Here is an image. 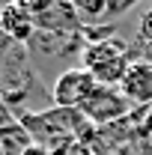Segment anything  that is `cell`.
<instances>
[{"mask_svg":"<svg viewBox=\"0 0 152 155\" xmlns=\"http://www.w3.org/2000/svg\"><path fill=\"white\" fill-rule=\"evenodd\" d=\"M18 122L27 128V134L33 137L36 146H45L63 155L75 143H84L95 134V125L78 107H45V110L24 114Z\"/></svg>","mask_w":152,"mask_h":155,"instance_id":"1","label":"cell"},{"mask_svg":"<svg viewBox=\"0 0 152 155\" xmlns=\"http://www.w3.org/2000/svg\"><path fill=\"white\" fill-rule=\"evenodd\" d=\"M39 90V78L30 66V51L27 45L15 42L0 30V96L6 98L9 110L15 119L27 114V98Z\"/></svg>","mask_w":152,"mask_h":155,"instance_id":"2","label":"cell"},{"mask_svg":"<svg viewBox=\"0 0 152 155\" xmlns=\"http://www.w3.org/2000/svg\"><path fill=\"white\" fill-rule=\"evenodd\" d=\"M137 60V45L125 42L119 36L101 39V42H87L81 51V69H87L101 87H119L122 78Z\"/></svg>","mask_w":152,"mask_h":155,"instance_id":"3","label":"cell"},{"mask_svg":"<svg viewBox=\"0 0 152 155\" xmlns=\"http://www.w3.org/2000/svg\"><path fill=\"white\" fill-rule=\"evenodd\" d=\"M134 110H137V107L119 93V87H101V84L93 90V96L81 104V114L87 116L95 128H104V125L122 122V119L131 116Z\"/></svg>","mask_w":152,"mask_h":155,"instance_id":"4","label":"cell"},{"mask_svg":"<svg viewBox=\"0 0 152 155\" xmlns=\"http://www.w3.org/2000/svg\"><path fill=\"white\" fill-rule=\"evenodd\" d=\"M27 9L36 21V30H42V33L75 36L84 30L72 0H36V3H27Z\"/></svg>","mask_w":152,"mask_h":155,"instance_id":"5","label":"cell"},{"mask_svg":"<svg viewBox=\"0 0 152 155\" xmlns=\"http://www.w3.org/2000/svg\"><path fill=\"white\" fill-rule=\"evenodd\" d=\"M95 87H98V84H95V78L90 75L87 69L69 66V69L60 72V78L54 81V87H51V101H54V107H78V110H81V104L93 96Z\"/></svg>","mask_w":152,"mask_h":155,"instance_id":"6","label":"cell"},{"mask_svg":"<svg viewBox=\"0 0 152 155\" xmlns=\"http://www.w3.org/2000/svg\"><path fill=\"white\" fill-rule=\"evenodd\" d=\"M119 93L131 101L134 107H149L152 104V63L146 60H134L128 66V72L119 84Z\"/></svg>","mask_w":152,"mask_h":155,"instance_id":"7","label":"cell"},{"mask_svg":"<svg viewBox=\"0 0 152 155\" xmlns=\"http://www.w3.org/2000/svg\"><path fill=\"white\" fill-rule=\"evenodd\" d=\"M0 30L21 45H30L36 36V21L30 15L27 3H3L0 6Z\"/></svg>","mask_w":152,"mask_h":155,"instance_id":"8","label":"cell"},{"mask_svg":"<svg viewBox=\"0 0 152 155\" xmlns=\"http://www.w3.org/2000/svg\"><path fill=\"white\" fill-rule=\"evenodd\" d=\"M0 146H3V155H24L33 146V137L27 134V128L21 122H12V125L0 128Z\"/></svg>","mask_w":152,"mask_h":155,"instance_id":"9","label":"cell"},{"mask_svg":"<svg viewBox=\"0 0 152 155\" xmlns=\"http://www.w3.org/2000/svg\"><path fill=\"white\" fill-rule=\"evenodd\" d=\"M137 42L152 45V6H146L143 15H140V21H137Z\"/></svg>","mask_w":152,"mask_h":155,"instance_id":"10","label":"cell"},{"mask_svg":"<svg viewBox=\"0 0 152 155\" xmlns=\"http://www.w3.org/2000/svg\"><path fill=\"white\" fill-rule=\"evenodd\" d=\"M12 122H18V119H15V114L9 110V104H6V98L0 96V128H3V125H12Z\"/></svg>","mask_w":152,"mask_h":155,"instance_id":"11","label":"cell"},{"mask_svg":"<svg viewBox=\"0 0 152 155\" xmlns=\"http://www.w3.org/2000/svg\"><path fill=\"white\" fill-rule=\"evenodd\" d=\"M134 45H137V57L152 63V45H146V42H134Z\"/></svg>","mask_w":152,"mask_h":155,"instance_id":"12","label":"cell"},{"mask_svg":"<svg viewBox=\"0 0 152 155\" xmlns=\"http://www.w3.org/2000/svg\"><path fill=\"white\" fill-rule=\"evenodd\" d=\"M24 155H63V152H54V149H45V146H36V143H33Z\"/></svg>","mask_w":152,"mask_h":155,"instance_id":"13","label":"cell"},{"mask_svg":"<svg viewBox=\"0 0 152 155\" xmlns=\"http://www.w3.org/2000/svg\"><path fill=\"white\" fill-rule=\"evenodd\" d=\"M0 155H3V146H0Z\"/></svg>","mask_w":152,"mask_h":155,"instance_id":"14","label":"cell"}]
</instances>
